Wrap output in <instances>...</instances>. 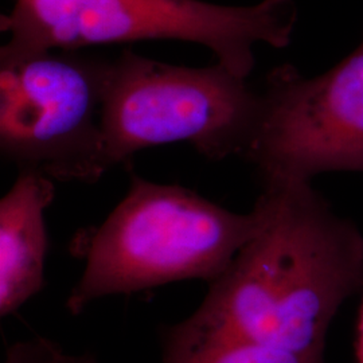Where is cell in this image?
<instances>
[{
  "label": "cell",
  "mask_w": 363,
  "mask_h": 363,
  "mask_svg": "<svg viewBox=\"0 0 363 363\" xmlns=\"http://www.w3.org/2000/svg\"><path fill=\"white\" fill-rule=\"evenodd\" d=\"M257 232L184 322L164 333L167 352L259 343L323 354L340 306L363 286V234L311 181L264 183Z\"/></svg>",
  "instance_id": "obj_1"
},
{
  "label": "cell",
  "mask_w": 363,
  "mask_h": 363,
  "mask_svg": "<svg viewBox=\"0 0 363 363\" xmlns=\"http://www.w3.org/2000/svg\"><path fill=\"white\" fill-rule=\"evenodd\" d=\"M259 211L238 214L194 191L130 175L104 223L74 242L85 271L66 301L72 315L96 298L181 280H218L257 232Z\"/></svg>",
  "instance_id": "obj_2"
},
{
  "label": "cell",
  "mask_w": 363,
  "mask_h": 363,
  "mask_svg": "<svg viewBox=\"0 0 363 363\" xmlns=\"http://www.w3.org/2000/svg\"><path fill=\"white\" fill-rule=\"evenodd\" d=\"M298 22L294 0H262L253 6H222L203 0H13L0 18L9 40L0 57L93 45L174 39L202 45L217 62L247 78L253 48L291 45Z\"/></svg>",
  "instance_id": "obj_3"
},
{
  "label": "cell",
  "mask_w": 363,
  "mask_h": 363,
  "mask_svg": "<svg viewBox=\"0 0 363 363\" xmlns=\"http://www.w3.org/2000/svg\"><path fill=\"white\" fill-rule=\"evenodd\" d=\"M262 115V91L220 62L184 67L124 50L106 78L99 174L140 150L178 142L210 160L245 156Z\"/></svg>",
  "instance_id": "obj_4"
},
{
  "label": "cell",
  "mask_w": 363,
  "mask_h": 363,
  "mask_svg": "<svg viewBox=\"0 0 363 363\" xmlns=\"http://www.w3.org/2000/svg\"><path fill=\"white\" fill-rule=\"evenodd\" d=\"M111 61L78 50L0 57V150L19 169L93 183Z\"/></svg>",
  "instance_id": "obj_5"
},
{
  "label": "cell",
  "mask_w": 363,
  "mask_h": 363,
  "mask_svg": "<svg viewBox=\"0 0 363 363\" xmlns=\"http://www.w3.org/2000/svg\"><path fill=\"white\" fill-rule=\"evenodd\" d=\"M262 93V121L244 156L262 183L363 172V40L316 77L291 65L273 69Z\"/></svg>",
  "instance_id": "obj_6"
},
{
  "label": "cell",
  "mask_w": 363,
  "mask_h": 363,
  "mask_svg": "<svg viewBox=\"0 0 363 363\" xmlns=\"http://www.w3.org/2000/svg\"><path fill=\"white\" fill-rule=\"evenodd\" d=\"M52 178L22 169L0 201V315L18 311L45 286L48 232L43 213L52 203Z\"/></svg>",
  "instance_id": "obj_7"
},
{
  "label": "cell",
  "mask_w": 363,
  "mask_h": 363,
  "mask_svg": "<svg viewBox=\"0 0 363 363\" xmlns=\"http://www.w3.org/2000/svg\"><path fill=\"white\" fill-rule=\"evenodd\" d=\"M164 363H323V354H301L259 343H222L163 354Z\"/></svg>",
  "instance_id": "obj_8"
},
{
  "label": "cell",
  "mask_w": 363,
  "mask_h": 363,
  "mask_svg": "<svg viewBox=\"0 0 363 363\" xmlns=\"http://www.w3.org/2000/svg\"><path fill=\"white\" fill-rule=\"evenodd\" d=\"M73 358L65 357L55 345L48 340L18 343L7 354L4 363H72Z\"/></svg>",
  "instance_id": "obj_9"
},
{
  "label": "cell",
  "mask_w": 363,
  "mask_h": 363,
  "mask_svg": "<svg viewBox=\"0 0 363 363\" xmlns=\"http://www.w3.org/2000/svg\"><path fill=\"white\" fill-rule=\"evenodd\" d=\"M357 359L358 363H363V300L358 322V334H357Z\"/></svg>",
  "instance_id": "obj_10"
},
{
  "label": "cell",
  "mask_w": 363,
  "mask_h": 363,
  "mask_svg": "<svg viewBox=\"0 0 363 363\" xmlns=\"http://www.w3.org/2000/svg\"><path fill=\"white\" fill-rule=\"evenodd\" d=\"M85 363H94V362H91V361H85Z\"/></svg>",
  "instance_id": "obj_11"
}]
</instances>
